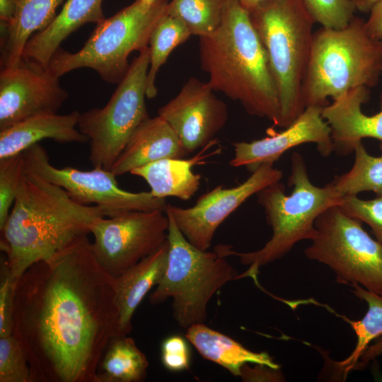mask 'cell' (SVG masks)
<instances>
[{
    "label": "cell",
    "instance_id": "6da1fadb",
    "mask_svg": "<svg viewBox=\"0 0 382 382\" xmlns=\"http://www.w3.org/2000/svg\"><path fill=\"white\" fill-rule=\"evenodd\" d=\"M87 236L33 264L17 282L13 335L33 382H98L100 360L116 337L115 277Z\"/></svg>",
    "mask_w": 382,
    "mask_h": 382
},
{
    "label": "cell",
    "instance_id": "7a4b0ae2",
    "mask_svg": "<svg viewBox=\"0 0 382 382\" xmlns=\"http://www.w3.org/2000/svg\"><path fill=\"white\" fill-rule=\"evenodd\" d=\"M104 216L96 206L74 201L62 187L27 170L1 230L3 251L11 275L19 277L33 264L46 260L78 237L91 233Z\"/></svg>",
    "mask_w": 382,
    "mask_h": 382
},
{
    "label": "cell",
    "instance_id": "3957f363",
    "mask_svg": "<svg viewBox=\"0 0 382 382\" xmlns=\"http://www.w3.org/2000/svg\"><path fill=\"white\" fill-rule=\"evenodd\" d=\"M201 68L209 83L246 112L279 126L280 103L268 59L249 12L236 0H226L221 22L199 37Z\"/></svg>",
    "mask_w": 382,
    "mask_h": 382
},
{
    "label": "cell",
    "instance_id": "277c9868",
    "mask_svg": "<svg viewBox=\"0 0 382 382\" xmlns=\"http://www.w3.org/2000/svg\"><path fill=\"white\" fill-rule=\"evenodd\" d=\"M289 185L293 187L289 195L285 194V187L279 182L256 194L257 203L263 208L272 229V238L262 248L238 253L227 245L215 247L224 255L237 256L242 264L249 265L237 279L250 277L254 282L258 281L261 267L282 258L299 241L311 240L316 233L317 218L329 207L340 205L343 197L328 185L323 187L313 185L308 178L304 159L299 153L291 156Z\"/></svg>",
    "mask_w": 382,
    "mask_h": 382
},
{
    "label": "cell",
    "instance_id": "5b68a950",
    "mask_svg": "<svg viewBox=\"0 0 382 382\" xmlns=\"http://www.w3.org/2000/svg\"><path fill=\"white\" fill-rule=\"evenodd\" d=\"M382 75V40L372 37L366 21L354 17L345 28L313 33L310 60L302 85L305 108L324 107L360 86L372 88Z\"/></svg>",
    "mask_w": 382,
    "mask_h": 382
},
{
    "label": "cell",
    "instance_id": "8992f818",
    "mask_svg": "<svg viewBox=\"0 0 382 382\" xmlns=\"http://www.w3.org/2000/svg\"><path fill=\"white\" fill-rule=\"evenodd\" d=\"M248 12L278 91V127L285 128L305 109L301 91L315 22L302 0H265Z\"/></svg>",
    "mask_w": 382,
    "mask_h": 382
},
{
    "label": "cell",
    "instance_id": "52a82bcc",
    "mask_svg": "<svg viewBox=\"0 0 382 382\" xmlns=\"http://www.w3.org/2000/svg\"><path fill=\"white\" fill-rule=\"evenodd\" d=\"M168 221V262L165 272L149 295L156 305L172 299L173 318L181 328L204 323L212 296L238 273L226 256L215 248L202 250L191 244L178 228L171 214Z\"/></svg>",
    "mask_w": 382,
    "mask_h": 382
},
{
    "label": "cell",
    "instance_id": "ba28073f",
    "mask_svg": "<svg viewBox=\"0 0 382 382\" xmlns=\"http://www.w3.org/2000/svg\"><path fill=\"white\" fill-rule=\"evenodd\" d=\"M168 1L156 0L151 6H142L139 0L109 18L96 24L84 46L71 53L58 50L48 68L59 78L79 68L96 71L105 81L119 83L129 64L134 51L149 46L151 35L161 18L167 13Z\"/></svg>",
    "mask_w": 382,
    "mask_h": 382
},
{
    "label": "cell",
    "instance_id": "9c48e42d",
    "mask_svg": "<svg viewBox=\"0 0 382 382\" xmlns=\"http://www.w3.org/2000/svg\"><path fill=\"white\" fill-rule=\"evenodd\" d=\"M305 255L328 266L341 284H357L382 295V244L339 205L325 210Z\"/></svg>",
    "mask_w": 382,
    "mask_h": 382
},
{
    "label": "cell",
    "instance_id": "30bf717a",
    "mask_svg": "<svg viewBox=\"0 0 382 382\" xmlns=\"http://www.w3.org/2000/svg\"><path fill=\"white\" fill-rule=\"evenodd\" d=\"M149 66L148 46L131 62L103 108L80 113L78 128L90 142L93 167L110 170L135 130L149 117L145 103Z\"/></svg>",
    "mask_w": 382,
    "mask_h": 382
},
{
    "label": "cell",
    "instance_id": "8fae6325",
    "mask_svg": "<svg viewBox=\"0 0 382 382\" xmlns=\"http://www.w3.org/2000/svg\"><path fill=\"white\" fill-rule=\"evenodd\" d=\"M23 154L25 169L62 187L76 202L98 207L105 217L133 211H165L167 207L166 198L154 197L150 191L132 192L121 189L117 176L110 170L100 167L90 170L55 167L39 143Z\"/></svg>",
    "mask_w": 382,
    "mask_h": 382
},
{
    "label": "cell",
    "instance_id": "7c38bea8",
    "mask_svg": "<svg viewBox=\"0 0 382 382\" xmlns=\"http://www.w3.org/2000/svg\"><path fill=\"white\" fill-rule=\"evenodd\" d=\"M164 212L133 211L96 219L91 227V248L100 266L117 277L161 248L169 226Z\"/></svg>",
    "mask_w": 382,
    "mask_h": 382
},
{
    "label": "cell",
    "instance_id": "4fadbf2b",
    "mask_svg": "<svg viewBox=\"0 0 382 382\" xmlns=\"http://www.w3.org/2000/svg\"><path fill=\"white\" fill-rule=\"evenodd\" d=\"M282 172L264 163L243 183L231 188L218 185L201 195L195 204L183 208L167 204L178 228L194 246L207 250L221 224L244 202L263 188L279 182Z\"/></svg>",
    "mask_w": 382,
    "mask_h": 382
},
{
    "label": "cell",
    "instance_id": "5bb4252c",
    "mask_svg": "<svg viewBox=\"0 0 382 382\" xmlns=\"http://www.w3.org/2000/svg\"><path fill=\"white\" fill-rule=\"evenodd\" d=\"M48 67L24 57L0 74V130L30 117L57 113L68 93Z\"/></svg>",
    "mask_w": 382,
    "mask_h": 382
},
{
    "label": "cell",
    "instance_id": "9a60e30c",
    "mask_svg": "<svg viewBox=\"0 0 382 382\" xmlns=\"http://www.w3.org/2000/svg\"><path fill=\"white\" fill-rule=\"evenodd\" d=\"M209 82L190 78L158 115L173 128L187 154L213 142L228 119L227 107Z\"/></svg>",
    "mask_w": 382,
    "mask_h": 382
},
{
    "label": "cell",
    "instance_id": "2e32d148",
    "mask_svg": "<svg viewBox=\"0 0 382 382\" xmlns=\"http://www.w3.org/2000/svg\"><path fill=\"white\" fill-rule=\"evenodd\" d=\"M323 107L311 105L280 132L250 142L233 144L234 156L229 164L245 166L251 173L264 163H272L289 149L305 143H314L324 157L334 151L331 129L322 117Z\"/></svg>",
    "mask_w": 382,
    "mask_h": 382
},
{
    "label": "cell",
    "instance_id": "e0dca14e",
    "mask_svg": "<svg viewBox=\"0 0 382 382\" xmlns=\"http://www.w3.org/2000/svg\"><path fill=\"white\" fill-rule=\"evenodd\" d=\"M369 99V88L360 86L345 92L323 108L322 117L330 127L334 151L338 155L354 152L364 138L382 141V91L381 110L371 116L361 110V105Z\"/></svg>",
    "mask_w": 382,
    "mask_h": 382
},
{
    "label": "cell",
    "instance_id": "ac0fdd59",
    "mask_svg": "<svg viewBox=\"0 0 382 382\" xmlns=\"http://www.w3.org/2000/svg\"><path fill=\"white\" fill-rule=\"evenodd\" d=\"M188 155L170 125L159 115L144 121L130 137L110 168L116 176L163 158Z\"/></svg>",
    "mask_w": 382,
    "mask_h": 382
},
{
    "label": "cell",
    "instance_id": "d6986e66",
    "mask_svg": "<svg viewBox=\"0 0 382 382\" xmlns=\"http://www.w3.org/2000/svg\"><path fill=\"white\" fill-rule=\"evenodd\" d=\"M80 112L45 114L30 117L0 130V159L23 153L44 139L60 143H86L78 128Z\"/></svg>",
    "mask_w": 382,
    "mask_h": 382
},
{
    "label": "cell",
    "instance_id": "ffe728a7",
    "mask_svg": "<svg viewBox=\"0 0 382 382\" xmlns=\"http://www.w3.org/2000/svg\"><path fill=\"white\" fill-rule=\"evenodd\" d=\"M168 254L166 241L154 253L115 277V302L118 310L116 336L127 335L131 332L133 315L144 296L163 277Z\"/></svg>",
    "mask_w": 382,
    "mask_h": 382
},
{
    "label": "cell",
    "instance_id": "44dd1931",
    "mask_svg": "<svg viewBox=\"0 0 382 382\" xmlns=\"http://www.w3.org/2000/svg\"><path fill=\"white\" fill-rule=\"evenodd\" d=\"M102 1L67 0L52 22L28 40L23 57L48 67L60 44L70 34L86 23L98 24L105 19Z\"/></svg>",
    "mask_w": 382,
    "mask_h": 382
},
{
    "label": "cell",
    "instance_id": "7402d4cb",
    "mask_svg": "<svg viewBox=\"0 0 382 382\" xmlns=\"http://www.w3.org/2000/svg\"><path fill=\"white\" fill-rule=\"evenodd\" d=\"M185 337L203 358L221 366L235 376H240L242 366L248 363L279 369L267 352H253L204 323L188 328Z\"/></svg>",
    "mask_w": 382,
    "mask_h": 382
},
{
    "label": "cell",
    "instance_id": "603a6c76",
    "mask_svg": "<svg viewBox=\"0 0 382 382\" xmlns=\"http://www.w3.org/2000/svg\"><path fill=\"white\" fill-rule=\"evenodd\" d=\"M212 144L191 158H163L134 168L129 173L144 179L154 197L189 199L198 190L201 180V175L195 173L192 168L206 158L203 154Z\"/></svg>",
    "mask_w": 382,
    "mask_h": 382
},
{
    "label": "cell",
    "instance_id": "cb8c5ba5",
    "mask_svg": "<svg viewBox=\"0 0 382 382\" xmlns=\"http://www.w3.org/2000/svg\"><path fill=\"white\" fill-rule=\"evenodd\" d=\"M64 0H15L16 9L8 25H1L3 33V68L16 66L22 59L25 47L36 31L47 28L56 16Z\"/></svg>",
    "mask_w": 382,
    "mask_h": 382
},
{
    "label": "cell",
    "instance_id": "d4e9b609",
    "mask_svg": "<svg viewBox=\"0 0 382 382\" xmlns=\"http://www.w3.org/2000/svg\"><path fill=\"white\" fill-rule=\"evenodd\" d=\"M146 355L128 337L116 336L109 342L98 370V382H140L145 379Z\"/></svg>",
    "mask_w": 382,
    "mask_h": 382
},
{
    "label": "cell",
    "instance_id": "484cf974",
    "mask_svg": "<svg viewBox=\"0 0 382 382\" xmlns=\"http://www.w3.org/2000/svg\"><path fill=\"white\" fill-rule=\"evenodd\" d=\"M381 155L374 156L366 150L362 142L354 149V162L347 173L336 176L328 185L339 195L357 196L362 192H373L382 197V142Z\"/></svg>",
    "mask_w": 382,
    "mask_h": 382
},
{
    "label": "cell",
    "instance_id": "4316f807",
    "mask_svg": "<svg viewBox=\"0 0 382 382\" xmlns=\"http://www.w3.org/2000/svg\"><path fill=\"white\" fill-rule=\"evenodd\" d=\"M351 286L353 294L367 303L368 309L359 320H352L338 315L352 326L357 339L351 354L336 364L344 377L352 369H356L361 355L371 342L382 336V295L370 291L357 284Z\"/></svg>",
    "mask_w": 382,
    "mask_h": 382
},
{
    "label": "cell",
    "instance_id": "83f0119b",
    "mask_svg": "<svg viewBox=\"0 0 382 382\" xmlns=\"http://www.w3.org/2000/svg\"><path fill=\"white\" fill-rule=\"evenodd\" d=\"M180 20L167 13L154 28L149 42V66L146 77V98H154L158 93L156 86L157 73L171 52L191 36Z\"/></svg>",
    "mask_w": 382,
    "mask_h": 382
},
{
    "label": "cell",
    "instance_id": "f1b7e54d",
    "mask_svg": "<svg viewBox=\"0 0 382 382\" xmlns=\"http://www.w3.org/2000/svg\"><path fill=\"white\" fill-rule=\"evenodd\" d=\"M226 0H171L167 14L180 20L191 35L199 37L219 26Z\"/></svg>",
    "mask_w": 382,
    "mask_h": 382
},
{
    "label": "cell",
    "instance_id": "f546056e",
    "mask_svg": "<svg viewBox=\"0 0 382 382\" xmlns=\"http://www.w3.org/2000/svg\"><path fill=\"white\" fill-rule=\"evenodd\" d=\"M0 382H33L25 351L13 334L0 337Z\"/></svg>",
    "mask_w": 382,
    "mask_h": 382
},
{
    "label": "cell",
    "instance_id": "4dcf8cb0",
    "mask_svg": "<svg viewBox=\"0 0 382 382\" xmlns=\"http://www.w3.org/2000/svg\"><path fill=\"white\" fill-rule=\"evenodd\" d=\"M314 22L323 28L341 29L355 17L352 0H302Z\"/></svg>",
    "mask_w": 382,
    "mask_h": 382
},
{
    "label": "cell",
    "instance_id": "1f68e13d",
    "mask_svg": "<svg viewBox=\"0 0 382 382\" xmlns=\"http://www.w3.org/2000/svg\"><path fill=\"white\" fill-rule=\"evenodd\" d=\"M24 171L23 153L0 159V229L9 215Z\"/></svg>",
    "mask_w": 382,
    "mask_h": 382
},
{
    "label": "cell",
    "instance_id": "d6a6232c",
    "mask_svg": "<svg viewBox=\"0 0 382 382\" xmlns=\"http://www.w3.org/2000/svg\"><path fill=\"white\" fill-rule=\"evenodd\" d=\"M339 206L349 216L369 225L382 244V197L365 200L357 196H345Z\"/></svg>",
    "mask_w": 382,
    "mask_h": 382
},
{
    "label": "cell",
    "instance_id": "836d02e7",
    "mask_svg": "<svg viewBox=\"0 0 382 382\" xmlns=\"http://www.w3.org/2000/svg\"><path fill=\"white\" fill-rule=\"evenodd\" d=\"M18 280L11 275L4 255L1 257L0 337L13 334L14 299Z\"/></svg>",
    "mask_w": 382,
    "mask_h": 382
},
{
    "label": "cell",
    "instance_id": "e575fe53",
    "mask_svg": "<svg viewBox=\"0 0 382 382\" xmlns=\"http://www.w3.org/2000/svg\"><path fill=\"white\" fill-rule=\"evenodd\" d=\"M161 361L172 371H180L190 367V355L186 341L181 336L166 338L161 345Z\"/></svg>",
    "mask_w": 382,
    "mask_h": 382
},
{
    "label": "cell",
    "instance_id": "d590c367",
    "mask_svg": "<svg viewBox=\"0 0 382 382\" xmlns=\"http://www.w3.org/2000/svg\"><path fill=\"white\" fill-rule=\"evenodd\" d=\"M240 377L243 381H281L283 376L279 369H272L266 365L255 364L254 367L248 364L241 369Z\"/></svg>",
    "mask_w": 382,
    "mask_h": 382
},
{
    "label": "cell",
    "instance_id": "8d00e7d4",
    "mask_svg": "<svg viewBox=\"0 0 382 382\" xmlns=\"http://www.w3.org/2000/svg\"><path fill=\"white\" fill-rule=\"evenodd\" d=\"M368 33L374 38L382 40V0L370 11L369 19L366 21Z\"/></svg>",
    "mask_w": 382,
    "mask_h": 382
},
{
    "label": "cell",
    "instance_id": "74e56055",
    "mask_svg": "<svg viewBox=\"0 0 382 382\" xmlns=\"http://www.w3.org/2000/svg\"><path fill=\"white\" fill-rule=\"evenodd\" d=\"M382 354V336L371 343L361 355L356 369L362 368L369 361Z\"/></svg>",
    "mask_w": 382,
    "mask_h": 382
},
{
    "label": "cell",
    "instance_id": "f35d334b",
    "mask_svg": "<svg viewBox=\"0 0 382 382\" xmlns=\"http://www.w3.org/2000/svg\"><path fill=\"white\" fill-rule=\"evenodd\" d=\"M16 9L15 0H0L1 25H8L13 21Z\"/></svg>",
    "mask_w": 382,
    "mask_h": 382
},
{
    "label": "cell",
    "instance_id": "ab89813d",
    "mask_svg": "<svg viewBox=\"0 0 382 382\" xmlns=\"http://www.w3.org/2000/svg\"><path fill=\"white\" fill-rule=\"evenodd\" d=\"M357 10L370 12L371 8L381 0H352Z\"/></svg>",
    "mask_w": 382,
    "mask_h": 382
},
{
    "label": "cell",
    "instance_id": "60d3db41",
    "mask_svg": "<svg viewBox=\"0 0 382 382\" xmlns=\"http://www.w3.org/2000/svg\"><path fill=\"white\" fill-rule=\"evenodd\" d=\"M242 7L248 11L253 9L265 0H236Z\"/></svg>",
    "mask_w": 382,
    "mask_h": 382
},
{
    "label": "cell",
    "instance_id": "b9f144b4",
    "mask_svg": "<svg viewBox=\"0 0 382 382\" xmlns=\"http://www.w3.org/2000/svg\"><path fill=\"white\" fill-rule=\"evenodd\" d=\"M140 4L145 7L148 8L151 6L156 0H139Z\"/></svg>",
    "mask_w": 382,
    "mask_h": 382
}]
</instances>
